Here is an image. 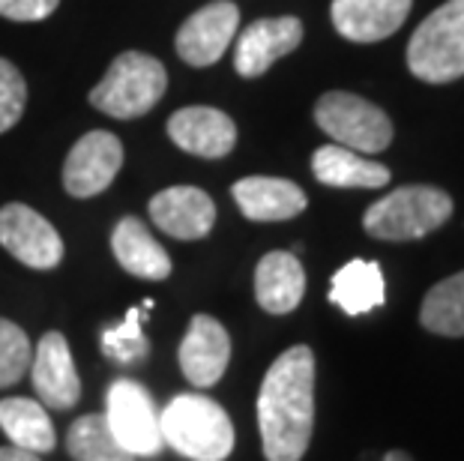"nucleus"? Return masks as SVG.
<instances>
[{
	"instance_id": "1",
	"label": "nucleus",
	"mask_w": 464,
	"mask_h": 461,
	"mask_svg": "<svg viewBox=\"0 0 464 461\" xmlns=\"http://www.w3.org/2000/svg\"><path fill=\"white\" fill-rule=\"evenodd\" d=\"M258 428L266 461H300L314 428V354L294 345L266 369L258 392Z\"/></svg>"
},
{
	"instance_id": "2",
	"label": "nucleus",
	"mask_w": 464,
	"mask_h": 461,
	"mask_svg": "<svg viewBox=\"0 0 464 461\" xmlns=\"http://www.w3.org/2000/svg\"><path fill=\"white\" fill-rule=\"evenodd\" d=\"M162 440L189 461H225L234 449V426L219 401L198 392L174 396L160 410Z\"/></svg>"
},
{
	"instance_id": "3",
	"label": "nucleus",
	"mask_w": 464,
	"mask_h": 461,
	"mask_svg": "<svg viewBox=\"0 0 464 461\" xmlns=\"http://www.w3.org/2000/svg\"><path fill=\"white\" fill-rule=\"evenodd\" d=\"M452 216V198L438 186H401L383 195L362 216V228L374 240H420L447 225Z\"/></svg>"
},
{
	"instance_id": "4",
	"label": "nucleus",
	"mask_w": 464,
	"mask_h": 461,
	"mask_svg": "<svg viewBox=\"0 0 464 461\" xmlns=\"http://www.w3.org/2000/svg\"><path fill=\"white\" fill-rule=\"evenodd\" d=\"M168 72L162 61L144 52H123L114 57L100 84L91 91V105L117 120H135L165 96Z\"/></svg>"
},
{
	"instance_id": "5",
	"label": "nucleus",
	"mask_w": 464,
	"mask_h": 461,
	"mask_svg": "<svg viewBox=\"0 0 464 461\" xmlns=\"http://www.w3.org/2000/svg\"><path fill=\"white\" fill-rule=\"evenodd\" d=\"M408 66L420 82L429 84L464 78V0H447L413 31Z\"/></svg>"
},
{
	"instance_id": "6",
	"label": "nucleus",
	"mask_w": 464,
	"mask_h": 461,
	"mask_svg": "<svg viewBox=\"0 0 464 461\" xmlns=\"http://www.w3.org/2000/svg\"><path fill=\"white\" fill-rule=\"evenodd\" d=\"M314 123L339 147L353 153H381L392 144V123L378 105L357 93L330 91L314 105Z\"/></svg>"
},
{
	"instance_id": "7",
	"label": "nucleus",
	"mask_w": 464,
	"mask_h": 461,
	"mask_svg": "<svg viewBox=\"0 0 464 461\" xmlns=\"http://www.w3.org/2000/svg\"><path fill=\"white\" fill-rule=\"evenodd\" d=\"M105 419L114 431L117 444L135 458H153L162 453V417L153 396L141 384L121 378L108 387Z\"/></svg>"
},
{
	"instance_id": "8",
	"label": "nucleus",
	"mask_w": 464,
	"mask_h": 461,
	"mask_svg": "<svg viewBox=\"0 0 464 461\" xmlns=\"http://www.w3.org/2000/svg\"><path fill=\"white\" fill-rule=\"evenodd\" d=\"M0 246L34 270H54L63 261L61 234L27 204H6L0 210Z\"/></svg>"
},
{
	"instance_id": "9",
	"label": "nucleus",
	"mask_w": 464,
	"mask_h": 461,
	"mask_svg": "<svg viewBox=\"0 0 464 461\" xmlns=\"http://www.w3.org/2000/svg\"><path fill=\"white\" fill-rule=\"evenodd\" d=\"M123 168V144L117 135L93 130L82 135L66 156L63 189L72 198H93L114 183L117 171Z\"/></svg>"
},
{
	"instance_id": "10",
	"label": "nucleus",
	"mask_w": 464,
	"mask_h": 461,
	"mask_svg": "<svg viewBox=\"0 0 464 461\" xmlns=\"http://www.w3.org/2000/svg\"><path fill=\"white\" fill-rule=\"evenodd\" d=\"M237 24H240V9L231 0L207 4L180 24V31H177V54L195 70L219 63L222 54L234 43Z\"/></svg>"
},
{
	"instance_id": "11",
	"label": "nucleus",
	"mask_w": 464,
	"mask_h": 461,
	"mask_svg": "<svg viewBox=\"0 0 464 461\" xmlns=\"http://www.w3.org/2000/svg\"><path fill=\"white\" fill-rule=\"evenodd\" d=\"M303 43V22L294 15L282 18H258L237 39L234 70L243 78L264 75L276 61L291 54Z\"/></svg>"
},
{
	"instance_id": "12",
	"label": "nucleus",
	"mask_w": 464,
	"mask_h": 461,
	"mask_svg": "<svg viewBox=\"0 0 464 461\" xmlns=\"http://www.w3.org/2000/svg\"><path fill=\"white\" fill-rule=\"evenodd\" d=\"M31 378L39 401L45 408L69 410L82 399V378L75 371L72 354L63 339V332H45L31 357Z\"/></svg>"
},
{
	"instance_id": "13",
	"label": "nucleus",
	"mask_w": 464,
	"mask_h": 461,
	"mask_svg": "<svg viewBox=\"0 0 464 461\" xmlns=\"http://www.w3.org/2000/svg\"><path fill=\"white\" fill-rule=\"evenodd\" d=\"M168 139L180 150L201 156V159H222L237 144V123L219 108L189 105L171 114L168 120Z\"/></svg>"
},
{
	"instance_id": "14",
	"label": "nucleus",
	"mask_w": 464,
	"mask_h": 461,
	"mask_svg": "<svg viewBox=\"0 0 464 461\" xmlns=\"http://www.w3.org/2000/svg\"><path fill=\"white\" fill-rule=\"evenodd\" d=\"M150 219L174 240H201L216 225V204L198 186H171L150 198Z\"/></svg>"
},
{
	"instance_id": "15",
	"label": "nucleus",
	"mask_w": 464,
	"mask_h": 461,
	"mask_svg": "<svg viewBox=\"0 0 464 461\" xmlns=\"http://www.w3.org/2000/svg\"><path fill=\"white\" fill-rule=\"evenodd\" d=\"M231 360V339L213 315H195L180 341V369L192 387L219 384Z\"/></svg>"
},
{
	"instance_id": "16",
	"label": "nucleus",
	"mask_w": 464,
	"mask_h": 461,
	"mask_svg": "<svg viewBox=\"0 0 464 461\" xmlns=\"http://www.w3.org/2000/svg\"><path fill=\"white\" fill-rule=\"evenodd\" d=\"M413 0H333V27L351 43H381L399 31Z\"/></svg>"
},
{
	"instance_id": "17",
	"label": "nucleus",
	"mask_w": 464,
	"mask_h": 461,
	"mask_svg": "<svg viewBox=\"0 0 464 461\" xmlns=\"http://www.w3.org/2000/svg\"><path fill=\"white\" fill-rule=\"evenodd\" d=\"M237 207L252 222H285L305 210V192L282 178H243L231 186Z\"/></svg>"
},
{
	"instance_id": "18",
	"label": "nucleus",
	"mask_w": 464,
	"mask_h": 461,
	"mask_svg": "<svg viewBox=\"0 0 464 461\" xmlns=\"http://www.w3.org/2000/svg\"><path fill=\"white\" fill-rule=\"evenodd\" d=\"M305 293V270L291 252H266L255 267V300L270 315H288Z\"/></svg>"
},
{
	"instance_id": "19",
	"label": "nucleus",
	"mask_w": 464,
	"mask_h": 461,
	"mask_svg": "<svg viewBox=\"0 0 464 461\" xmlns=\"http://www.w3.org/2000/svg\"><path fill=\"white\" fill-rule=\"evenodd\" d=\"M111 252L117 264L138 279L162 282L171 276V258H168V252L153 240L147 225L141 219H135V216H126V219L117 222V228L111 234Z\"/></svg>"
},
{
	"instance_id": "20",
	"label": "nucleus",
	"mask_w": 464,
	"mask_h": 461,
	"mask_svg": "<svg viewBox=\"0 0 464 461\" xmlns=\"http://www.w3.org/2000/svg\"><path fill=\"white\" fill-rule=\"evenodd\" d=\"M312 171L324 186H333V189H381L390 183L387 165L365 159L362 153H353L339 144L314 150Z\"/></svg>"
},
{
	"instance_id": "21",
	"label": "nucleus",
	"mask_w": 464,
	"mask_h": 461,
	"mask_svg": "<svg viewBox=\"0 0 464 461\" xmlns=\"http://www.w3.org/2000/svg\"><path fill=\"white\" fill-rule=\"evenodd\" d=\"M0 428L13 440V447L27 449V453L45 456L52 453L57 437H54V423L48 417L43 401L9 396L0 401Z\"/></svg>"
},
{
	"instance_id": "22",
	"label": "nucleus",
	"mask_w": 464,
	"mask_h": 461,
	"mask_svg": "<svg viewBox=\"0 0 464 461\" xmlns=\"http://www.w3.org/2000/svg\"><path fill=\"white\" fill-rule=\"evenodd\" d=\"M383 300H387V284H383L378 261H348L333 276L330 303H335L344 315H365V312L383 306Z\"/></svg>"
},
{
	"instance_id": "23",
	"label": "nucleus",
	"mask_w": 464,
	"mask_h": 461,
	"mask_svg": "<svg viewBox=\"0 0 464 461\" xmlns=\"http://www.w3.org/2000/svg\"><path fill=\"white\" fill-rule=\"evenodd\" d=\"M420 321L434 336H450V339L464 336V270L438 282L426 293L420 309Z\"/></svg>"
},
{
	"instance_id": "24",
	"label": "nucleus",
	"mask_w": 464,
	"mask_h": 461,
	"mask_svg": "<svg viewBox=\"0 0 464 461\" xmlns=\"http://www.w3.org/2000/svg\"><path fill=\"white\" fill-rule=\"evenodd\" d=\"M66 449L75 461H135L126 449L117 444L114 431L108 428L105 414H87L78 417L69 426Z\"/></svg>"
},
{
	"instance_id": "25",
	"label": "nucleus",
	"mask_w": 464,
	"mask_h": 461,
	"mask_svg": "<svg viewBox=\"0 0 464 461\" xmlns=\"http://www.w3.org/2000/svg\"><path fill=\"white\" fill-rule=\"evenodd\" d=\"M147 318V309L132 306L126 312L123 323H114V327L102 330V354L114 362H123V366H132V362L144 360L150 354V341H147L141 323Z\"/></svg>"
},
{
	"instance_id": "26",
	"label": "nucleus",
	"mask_w": 464,
	"mask_h": 461,
	"mask_svg": "<svg viewBox=\"0 0 464 461\" xmlns=\"http://www.w3.org/2000/svg\"><path fill=\"white\" fill-rule=\"evenodd\" d=\"M34 348L27 332L18 323L0 318V389L13 387L31 366Z\"/></svg>"
},
{
	"instance_id": "27",
	"label": "nucleus",
	"mask_w": 464,
	"mask_h": 461,
	"mask_svg": "<svg viewBox=\"0 0 464 461\" xmlns=\"http://www.w3.org/2000/svg\"><path fill=\"white\" fill-rule=\"evenodd\" d=\"M27 105V84L24 75L15 70V63H9L6 57H0V135L9 132L22 120Z\"/></svg>"
},
{
	"instance_id": "28",
	"label": "nucleus",
	"mask_w": 464,
	"mask_h": 461,
	"mask_svg": "<svg viewBox=\"0 0 464 461\" xmlns=\"http://www.w3.org/2000/svg\"><path fill=\"white\" fill-rule=\"evenodd\" d=\"M61 6V0H0V15L9 18V22H43Z\"/></svg>"
},
{
	"instance_id": "29",
	"label": "nucleus",
	"mask_w": 464,
	"mask_h": 461,
	"mask_svg": "<svg viewBox=\"0 0 464 461\" xmlns=\"http://www.w3.org/2000/svg\"><path fill=\"white\" fill-rule=\"evenodd\" d=\"M0 461H43V458L18 447H0Z\"/></svg>"
},
{
	"instance_id": "30",
	"label": "nucleus",
	"mask_w": 464,
	"mask_h": 461,
	"mask_svg": "<svg viewBox=\"0 0 464 461\" xmlns=\"http://www.w3.org/2000/svg\"><path fill=\"white\" fill-rule=\"evenodd\" d=\"M383 461H413L408 453H399V449H396V453H387V456H383Z\"/></svg>"
}]
</instances>
